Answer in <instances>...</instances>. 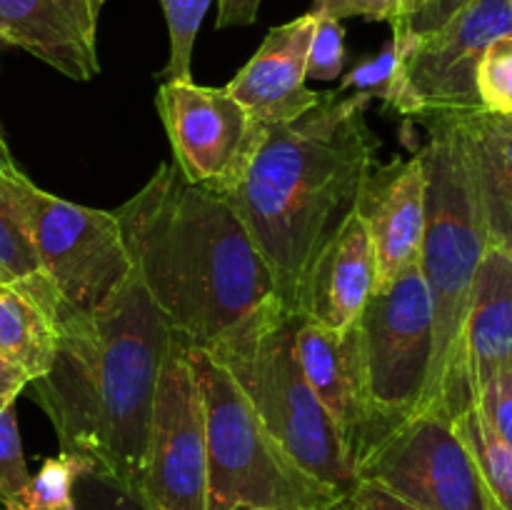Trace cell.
<instances>
[{
    "instance_id": "1",
    "label": "cell",
    "mask_w": 512,
    "mask_h": 510,
    "mask_svg": "<svg viewBox=\"0 0 512 510\" xmlns=\"http://www.w3.org/2000/svg\"><path fill=\"white\" fill-rule=\"evenodd\" d=\"M370 100L328 90L298 120L263 125L243 178L223 195L270 268L278 300L298 315L315 260L358 210L378 163Z\"/></svg>"
},
{
    "instance_id": "2",
    "label": "cell",
    "mask_w": 512,
    "mask_h": 510,
    "mask_svg": "<svg viewBox=\"0 0 512 510\" xmlns=\"http://www.w3.org/2000/svg\"><path fill=\"white\" fill-rule=\"evenodd\" d=\"M173 338L135 273L100 308L60 318L53 365L28 383L60 450L138 488L155 390Z\"/></svg>"
},
{
    "instance_id": "3",
    "label": "cell",
    "mask_w": 512,
    "mask_h": 510,
    "mask_svg": "<svg viewBox=\"0 0 512 510\" xmlns=\"http://www.w3.org/2000/svg\"><path fill=\"white\" fill-rule=\"evenodd\" d=\"M133 273L185 345L205 348L275 295V283L228 200L165 163L113 210Z\"/></svg>"
},
{
    "instance_id": "4",
    "label": "cell",
    "mask_w": 512,
    "mask_h": 510,
    "mask_svg": "<svg viewBox=\"0 0 512 510\" xmlns=\"http://www.w3.org/2000/svg\"><path fill=\"white\" fill-rule=\"evenodd\" d=\"M410 120L428 133L420 148L428 190L418 265L433 303V365L418 413L455 420L475 403L463 375V325L490 238L458 115L428 110Z\"/></svg>"
},
{
    "instance_id": "5",
    "label": "cell",
    "mask_w": 512,
    "mask_h": 510,
    "mask_svg": "<svg viewBox=\"0 0 512 510\" xmlns=\"http://www.w3.org/2000/svg\"><path fill=\"white\" fill-rule=\"evenodd\" d=\"M300 320L303 315L285 308L278 295H270L205 350L233 378L295 463L345 495L353 488L355 475L333 420L300 368L295 353Z\"/></svg>"
},
{
    "instance_id": "6",
    "label": "cell",
    "mask_w": 512,
    "mask_h": 510,
    "mask_svg": "<svg viewBox=\"0 0 512 510\" xmlns=\"http://www.w3.org/2000/svg\"><path fill=\"white\" fill-rule=\"evenodd\" d=\"M188 353L205 405L208 510H328L340 495L295 463L208 350Z\"/></svg>"
},
{
    "instance_id": "7",
    "label": "cell",
    "mask_w": 512,
    "mask_h": 510,
    "mask_svg": "<svg viewBox=\"0 0 512 510\" xmlns=\"http://www.w3.org/2000/svg\"><path fill=\"white\" fill-rule=\"evenodd\" d=\"M0 183L58 295V320L90 313L123 288L133 260L113 213L45 193L20 170L0 173Z\"/></svg>"
},
{
    "instance_id": "8",
    "label": "cell",
    "mask_w": 512,
    "mask_h": 510,
    "mask_svg": "<svg viewBox=\"0 0 512 510\" xmlns=\"http://www.w3.org/2000/svg\"><path fill=\"white\" fill-rule=\"evenodd\" d=\"M355 325L375 408L405 423L420 410L433 365V303L420 265L380 283Z\"/></svg>"
},
{
    "instance_id": "9",
    "label": "cell",
    "mask_w": 512,
    "mask_h": 510,
    "mask_svg": "<svg viewBox=\"0 0 512 510\" xmlns=\"http://www.w3.org/2000/svg\"><path fill=\"white\" fill-rule=\"evenodd\" d=\"M148 510H208L205 405L188 345L173 338L163 363L138 480Z\"/></svg>"
},
{
    "instance_id": "10",
    "label": "cell",
    "mask_w": 512,
    "mask_h": 510,
    "mask_svg": "<svg viewBox=\"0 0 512 510\" xmlns=\"http://www.w3.org/2000/svg\"><path fill=\"white\" fill-rule=\"evenodd\" d=\"M423 510H490L473 453L450 418L415 413L355 473Z\"/></svg>"
},
{
    "instance_id": "11",
    "label": "cell",
    "mask_w": 512,
    "mask_h": 510,
    "mask_svg": "<svg viewBox=\"0 0 512 510\" xmlns=\"http://www.w3.org/2000/svg\"><path fill=\"white\" fill-rule=\"evenodd\" d=\"M503 35H512V0H465L448 23L415 40L388 108L408 120L428 110H480L478 63Z\"/></svg>"
},
{
    "instance_id": "12",
    "label": "cell",
    "mask_w": 512,
    "mask_h": 510,
    "mask_svg": "<svg viewBox=\"0 0 512 510\" xmlns=\"http://www.w3.org/2000/svg\"><path fill=\"white\" fill-rule=\"evenodd\" d=\"M155 105L180 173L218 195L233 190L253 158L263 123L225 88L195 80H165Z\"/></svg>"
},
{
    "instance_id": "13",
    "label": "cell",
    "mask_w": 512,
    "mask_h": 510,
    "mask_svg": "<svg viewBox=\"0 0 512 510\" xmlns=\"http://www.w3.org/2000/svg\"><path fill=\"white\" fill-rule=\"evenodd\" d=\"M295 353L310 388L343 440L345 458L355 475L363 460L398 428L370 398L358 325L328 330L303 318L295 333Z\"/></svg>"
},
{
    "instance_id": "14",
    "label": "cell",
    "mask_w": 512,
    "mask_h": 510,
    "mask_svg": "<svg viewBox=\"0 0 512 510\" xmlns=\"http://www.w3.org/2000/svg\"><path fill=\"white\" fill-rule=\"evenodd\" d=\"M105 0H0V43L25 50L70 80L100 73L98 20Z\"/></svg>"
},
{
    "instance_id": "15",
    "label": "cell",
    "mask_w": 512,
    "mask_h": 510,
    "mask_svg": "<svg viewBox=\"0 0 512 510\" xmlns=\"http://www.w3.org/2000/svg\"><path fill=\"white\" fill-rule=\"evenodd\" d=\"M425 178L423 155L375 163L365 178L358 215L373 243L378 285L410 263H418L425 235Z\"/></svg>"
},
{
    "instance_id": "16",
    "label": "cell",
    "mask_w": 512,
    "mask_h": 510,
    "mask_svg": "<svg viewBox=\"0 0 512 510\" xmlns=\"http://www.w3.org/2000/svg\"><path fill=\"white\" fill-rule=\"evenodd\" d=\"M313 28L315 15L310 10L290 23L270 28L253 58L225 85L258 123H290L318 105L320 93L305 85Z\"/></svg>"
},
{
    "instance_id": "17",
    "label": "cell",
    "mask_w": 512,
    "mask_h": 510,
    "mask_svg": "<svg viewBox=\"0 0 512 510\" xmlns=\"http://www.w3.org/2000/svg\"><path fill=\"white\" fill-rule=\"evenodd\" d=\"M378 288V265L368 228L355 210L330 238L305 283L300 315L328 330L358 323Z\"/></svg>"
},
{
    "instance_id": "18",
    "label": "cell",
    "mask_w": 512,
    "mask_h": 510,
    "mask_svg": "<svg viewBox=\"0 0 512 510\" xmlns=\"http://www.w3.org/2000/svg\"><path fill=\"white\" fill-rule=\"evenodd\" d=\"M505 368H512V253L488 245L463 325V375L473 400Z\"/></svg>"
},
{
    "instance_id": "19",
    "label": "cell",
    "mask_w": 512,
    "mask_h": 510,
    "mask_svg": "<svg viewBox=\"0 0 512 510\" xmlns=\"http://www.w3.org/2000/svg\"><path fill=\"white\" fill-rule=\"evenodd\" d=\"M463 128L490 245L512 253V115L453 110Z\"/></svg>"
},
{
    "instance_id": "20",
    "label": "cell",
    "mask_w": 512,
    "mask_h": 510,
    "mask_svg": "<svg viewBox=\"0 0 512 510\" xmlns=\"http://www.w3.org/2000/svg\"><path fill=\"white\" fill-rule=\"evenodd\" d=\"M58 348V315L30 290L0 283V355L30 380L48 373Z\"/></svg>"
},
{
    "instance_id": "21",
    "label": "cell",
    "mask_w": 512,
    "mask_h": 510,
    "mask_svg": "<svg viewBox=\"0 0 512 510\" xmlns=\"http://www.w3.org/2000/svg\"><path fill=\"white\" fill-rule=\"evenodd\" d=\"M453 423L478 463L488 508L512 510V450L490 430L475 403L468 405Z\"/></svg>"
},
{
    "instance_id": "22",
    "label": "cell",
    "mask_w": 512,
    "mask_h": 510,
    "mask_svg": "<svg viewBox=\"0 0 512 510\" xmlns=\"http://www.w3.org/2000/svg\"><path fill=\"white\" fill-rule=\"evenodd\" d=\"M0 283L30 290L35 298L43 300L58 315V295L50 288L45 275L40 273L38 258L30 248L23 225L15 218V210L5 195L3 183H0Z\"/></svg>"
},
{
    "instance_id": "23",
    "label": "cell",
    "mask_w": 512,
    "mask_h": 510,
    "mask_svg": "<svg viewBox=\"0 0 512 510\" xmlns=\"http://www.w3.org/2000/svg\"><path fill=\"white\" fill-rule=\"evenodd\" d=\"M88 465L93 463L68 450L45 458L38 473L30 475L15 510H73L75 480Z\"/></svg>"
},
{
    "instance_id": "24",
    "label": "cell",
    "mask_w": 512,
    "mask_h": 510,
    "mask_svg": "<svg viewBox=\"0 0 512 510\" xmlns=\"http://www.w3.org/2000/svg\"><path fill=\"white\" fill-rule=\"evenodd\" d=\"M413 43L415 38H408V35H393L378 55H373L368 60H360L348 75H343L338 90L340 93L355 90V93H365L370 98H378L385 105H390L395 93H398L403 63L408 58Z\"/></svg>"
},
{
    "instance_id": "25",
    "label": "cell",
    "mask_w": 512,
    "mask_h": 510,
    "mask_svg": "<svg viewBox=\"0 0 512 510\" xmlns=\"http://www.w3.org/2000/svg\"><path fill=\"white\" fill-rule=\"evenodd\" d=\"M160 5L170 35L168 65L163 70L165 80H193L190 60H193L195 38L213 0H160Z\"/></svg>"
},
{
    "instance_id": "26",
    "label": "cell",
    "mask_w": 512,
    "mask_h": 510,
    "mask_svg": "<svg viewBox=\"0 0 512 510\" xmlns=\"http://www.w3.org/2000/svg\"><path fill=\"white\" fill-rule=\"evenodd\" d=\"M480 108L493 115H512V35L493 40L475 73Z\"/></svg>"
},
{
    "instance_id": "27",
    "label": "cell",
    "mask_w": 512,
    "mask_h": 510,
    "mask_svg": "<svg viewBox=\"0 0 512 510\" xmlns=\"http://www.w3.org/2000/svg\"><path fill=\"white\" fill-rule=\"evenodd\" d=\"M30 480L15 403H0V510H15Z\"/></svg>"
},
{
    "instance_id": "28",
    "label": "cell",
    "mask_w": 512,
    "mask_h": 510,
    "mask_svg": "<svg viewBox=\"0 0 512 510\" xmlns=\"http://www.w3.org/2000/svg\"><path fill=\"white\" fill-rule=\"evenodd\" d=\"M73 510H148L138 490L88 465L75 480Z\"/></svg>"
},
{
    "instance_id": "29",
    "label": "cell",
    "mask_w": 512,
    "mask_h": 510,
    "mask_svg": "<svg viewBox=\"0 0 512 510\" xmlns=\"http://www.w3.org/2000/svg\"><path fill=\"white\" fill-rule=\"evenodd\" d=\"M315 15V13H313ZM345 65V28L340 20L315 15V28L308 48V78L335 80Z\"/></svg>"
},
{
    "instance_id": "30",
    "label": "cell",
    "mask_w": 512,
    "mask_h": 510,
    "mask_svg": "<svg viewBox=\"0 0 512 510\" xmlns=\"http://www.w3.org/2000/svg\"><path fill=\"white\" fill-rule=\"evenodd\" d=\"M480 415L495 435L512 450V368L495 373L475 398Z\"/></svg>"
},
{
    "instance_id": "31",
    "label": "cell",
    "mask_w": 512,
    "mask_h": 510,
    "mask_svg": "<svg viewBox=\"0 0 512 510\" xmlns=\"http://www.w3.org/2000/svg\"><path fill=\"white\" fill-rule=\"evenodd\" d=\"M463 5L465 0H400V18L393 35H408L415 40L425 38L448 23Z\"/></svg>"
},
{
    "instance_id": "32",
    "label": "cell",
    "mask_w": 512,
    "mask_h": 510,
    "mask_svg": "<svg viewBox=\"0 0 512 510\" xmlns=\"http://www.w3.org/2000/svg\"><path fill=\"white\" fill-rule=\"evenodd\" d=\"M310 13L328 15V18H365L390 23L395 28L400 18V0H313Z\"/></svg>"
},
{
    "instance_id": "33",
    "label": "cell",
    "mask_w": 512,
    "mask_h": 510,
    "mask_svg": "<svg viewBox=\"0 0 512 510\" xmlns=\"http://www.w3.org/2000/svg\"><path fill=\"white\" fill-rule=\"evenodd\" d=\"M328 510H423L375 480L358 478Z\"/></svg>"
},
{
    "instance_id": "34",
    "label": "cell",
    "mask_w": 512,
    "mask_h": 510,
    "mask_svg": "<svg viewBox=\"0 0 512 510\" xmlns=\"http://www.w3.org/2000/svg\"><path fill=\"white\" fill-rule=\"evenodd\" d=\"M263 0H218V28H240L253 25L258 20V10Z\"/></svg>"
},
{
    "instance_id": "35",
    "label": "cell",
    "mask_w": 512,
    "mask_h": 510,
    "mask_svg": "<svg viewBox=\"0 0 512 510\" xmlns=\"http://www.w3.org/2000/svg\"><path fill=\"white\" fill-rule=\"evenodd\" d=\"M28 383V373L0 355V403H15L18 395L28 388Z\"/></svg>"
},
{
    "instance_id": "36",
    "label": "cell",
    "mask_w": 512,
    "mask_h": 510,
    "mask_svg": "<svg viewBox=\"0 0 512 510\" xmlns=\"http://www.w3.org/2000/svg\"><path fill=\"white\" fill-rule=\"evenodd\" d=\"M18 168V163H15L13 153H10V145L8 140H5V133L3 128H0V173H15Z\"/></svg>"
},
{
    "instance_id": "37",
    "label": "cell",
    "mask_w": 512,
    "mask_h": 510,
    "mask_svg": "<svg viewBox=\"0 0 512 510\" xmlns=\"http://www.w3.org/2000/svg\"><path fill=\"white\" fill-rule=\"evenodd\" d=\"M238 510H255V508H238Z\"/></svg>"
}]
</instances>
